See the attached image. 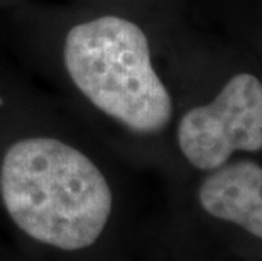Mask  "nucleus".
<instances>
[{"instance_id":"nucleus-1","label":"nucleus","mask_w":262,"mask_h":261,"mask_svg":"<svg viewBox=\"0 0 262 261\" xmlns=\"http://www.w3.org/2000/svg\"><path fill=\"white\" fill-rule=\"evenodd\" d=\"M0 190L20 231L64 251L92 246L112 210V192L98 166L53 137L12 144L2 161Z\"/></svg>"},{"instance_id":"nucleus-3","label":"nucleus","mask_w":262,"mask_h":261,"mask_svg":"<svg viewBox=\"0 0 262 261\" xmlns=\"http://www.w3.org/2000/svg\"><path fill=\"white\" fill-rule=\"evenodd\" d=\"M178 144L200 170H216L235 151L262 149V83L254 75L230 78L213 102L183 115Z\"/></svg>"},{"instance_id":"nucleus-2","label":"nucleus","mask_w":262,"mask_h":261,"mask_svg":"<svg viewBox=\"0 0 262 261\" xmlns=\"http://www.w3.org/2000/svg\"><path fill=\"white\" fill-rule=\"evenodd\" d=\"M64 66L95 107L129 129L150 134L171 121V95L152 66L147 36L134 22L105 15L71 27Z\"/></svg>"},{"instance_id":"nucleus-4","label":"nucleus","mask_w":262,"mask_h":261,"mask_svg":"<svg viewBox=\"0 0 262 261\" xmlns=\"http://www.w3.org/2000/svg\"><path fill=\"white\" fill-rule=\"evenodd\" d=\"M198 198L210 215L262 239V166L257 163L222 165L203 180Z\"/></svg>"}]
</instances>
